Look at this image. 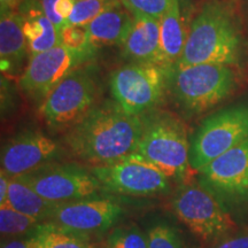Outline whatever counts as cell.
I'll use <instances>...</instances> for the list:
<instances>
[{"instance_id": "cell-1", "label": "cell", "mask_w": 248, "mask_h": 248, "mask_svg": "<svg viewBox=\"0 0 248 248\" xmlns=\"http://www.w3.org/2000/svg\"><path fill=\"white\" fill-rule=\"evenodd\" d=\"M142 129L144 116L130 115L116 101L106 100L64 132L63 144L80 162L106 166L135 153Z\"/></svg>"}, {"instance_id": "cell-2", "label": "cell", "mask_w": 248, "mask_h": 248, "mask_svg": "<svg viewBox=\"0 0 248 248\" xmlns=\"http://www.w3.org/2000/svg\"><path fill=\"white\" fill-rule=\"evenodd\" d=\"M243 51V28L233 2L207 0L192 20L184 51L172 66L215 63L237 67Z\"/></svg>"}, {"instance_id": "cell-3", "label": "cell", "mask_w": 248, "mask_h": 248, "mask_svg": "<svg viewBox=\"0 0 248 248\" xmlns=\"http://www.w3.org/2000/svg\"><path fill=\"white\" fill-rule=\"evenodd\" d=\"M233 66L215 63L167 68V93L183 116L192 119L216 107L237 90Z\"/></svg>"}, {"instance_id": "cell-4", "label": "cell", "mask_w": 248, "mask_h": 248, "mask_svg": "<svg viewBox=\"0 0 248 248\" xmlns=\"http://www.w3.org/2000/svg\"><path fill=\"white\" fill-rule=\"evenodd\" d=\"M131 157L155 167L171 182H184L192 170L185 124L168 111L154 110L144 115L140 140Z\"/></svg>"}, {"instance_id": "cell-5", "label": "cell", "mask_w": 248, "mask_h": 248, "mask_svg": "<svg viewBox=\"0 0 248 248\" xmlns=\"http://www.w3.org/2000/svg\"><path fill=\"white\" fill-rule=\"evenodd\" d=\"M171 209L191 233L209 246L237 230L224 202L199 182L182 183L173 193Z\"/></svg>"}, {"instance_id": "cell-6", "label": "cell", "mask_w": 248, "mask_h": 248, "mask_svg": "<svg viewBox=\"0 0 248 248\" xmlns=\"http://www.w3.org/2000/svg\"><path fill=\"white\" fill-rule=\"evenodd\" d=\"M100 94L98 68L83 64L74 69L40 104V114L53 131L67 132L90 113Z\"/></svg>"}, {"instance_id": "cell-7", "label": "cell", "mask_w": 248, "mask_h": 248, "mask_svg": "<svg viewBox=\"0 0 248 248\" xmlns=\"http://www.w3.org/2000/svg\"><path fill=\"white\" fill-rule=\"evenodd\" d=\"M248 140V101L231 105L204 119L190 140V166L198 172L219 155Z\"/></svg>"}, {"instance_id": "cell-8", "label": "cell", "mask_w": 248, "mask_h": 248, "mask_svg": "<svg viewBox=\"0 0 248 248\" xmlns=\"http://www.w3.org/2000/svg\"><path fill=\"white\" fill-rule=\"evenodd\" d=\"M113 100L124 111L144 116L156 110L167 93V67L156 63H129L110 74Z\"/></svg>"}, {"instance_id": "cell-9", "label": "cell", "mask_w": 248, "mask_h": 248, "mask_svg": "<svg viewBox=\"0 0 248 248\" xmlns=\"http://www.w3.org/2000/svg\"><path fill=\"white\" fill-rule=\"evenodd\" d=\"M40 197L55 204L78 201L107 193L90 168L77 163H51L21 176Z\"/></svg>"}, {"instance_id": "cell-10", "label": "cell", "mask_w": 248, "mask_h": 248, "mask_svg": "<svg viewBox=\"0 0 248 248\" xmlns=\"http://www.w3.org/2000/svg\"><path fill=\"white\" fill-rule=\"evenodd\" d=\"M107 193L135 198H159L171 192V181L144 161L128 157L106 166L90 167Z\"/></svg>"}, {"instance_id": "cell-11", "label": "cell", "mask_w": 248, "mask_h": 248, "mask_svg": "<svg viewBox=\"0 0 248 248\" xmlns=\"http://www.w3.org/2000/svg\"><path fill=\"white\" fill-rule=\"evenodd\" d=\"M97 51H74L58 45L48 51L31 55L29 63L18 80L20 89L37 104H42L48 93L76 68L89 63Z\"/></svg>"}, {"instance_id": "cell-12", "label": "cell", "mask_w": 248, "mask_h": 248, "mask_svg": "<svg viewBox=\"0 0 248 248\" xmlns=\"http://www.w3.org/2000/svg\"><path fill=\"white\" fill-rule=\"evenodd\" d=\"M198 182L224 204H248V140L219 155L197 172Z\"/></svg>"}, {"instance_id": "cell-13", "label": "cell", "mask_w": 248, "mask_h": 248, "mask_svg": "<svg viewBox=\"0 0 248 248\" xmlns=\"http://www.w3.org/2000/svg\"><path fill=\"white\" fill-rule=\"evenodd\" d=\"M124 214L125 208L119 200L101 194L58 204L51 222L90 238L92 234L107 233L122 219Z\"/></svg>"}, {"instance_id": "cell-14", "label": "cell", "mask_w": 248, "mask_h": 248, "mask_svg": "<svg viewBox=\"0 0 248 248\" xmlns=\"http://www.w3.org/2000/svg\"><path fill=\"white\" fill-rule=\"evenodd\" d=\"M62 155V147L53 138L37 130H26L6 141L1 151V171L11 178L21 177L47 164Z\"/></svg>"}, {"instance_id": "cell-15", "label": "cell", "mask_w": 248, "mask_h": 248, "mask_svg": "<svg viewBox=\"0 0 248 248\" xmlns=\"http://www.w3.org/2000/svg\"><path fill=\"white\" fill-rule=\"evenodd\" d=\"M130 63H156L160 48V20L135 15L129 33L121 45Z\"/></svg>"}, {"instance_id": "cell-16", "label": "cell", "mask_w": 248, "mask_h": 248, "mask_svg": "<svg viewBox=\"0 0 248 248\" xmlns=\"http://www.w3.org/2000/svg\"><path fill=\"white\" fill-rule=\"evenodd\" d=\"M188 31L183 0H172L167 13L160 18V48L156 64L170 67L184 51Z\"/></svg>"}, {"instance_id": "cell-17", "label": "cell", "mask_w": 248, "mask_h": 248, "mask_svg": "<svg viewBox=\"0 0 248 248\" xmlns=\"http://www.w3.org/2000/svg\"><path fill=\"white\" fill-rule=\"evenodd\" d=\"M18 12L23 16V32L30 55L60 45V32L45 15L39 0H24Z\"/></svg>"}, {"instance_id": "cell-18", "label": "cell", "mask_w": 248, "mask_h": 248, "mask_svg": "<svg viewBox=\"0 0 248 248\" xmlns=\"http://www.w3.org/2000/svg\"><path fill=\"white\" fill-rule=\"evenodd\" d=\"M133 16L120 2L92 20L88 26V32L93 47L122 45L131 29Z\"/></svg>"}, {"instance_id": "cell-19", "label": "cell", "mask_w": 248, "mask_h": 248, "mask_svg": "<svg viewBox=\"0 0 248 248\" xmlns=\"http://www.w3.org/2000/svg\"><path fill=\"white\" fill-rule=\"evenodd\" d=\"M27 39L23 32V16L20 12L1 2L0 18V55L6 68L18 66L27 53Z\"/></svg>"}, {"instance_id": "cell-20", "label": "cell", "mask_w": 248, "mask_h": 248, "mask_svg": "<svg viewBox=\"0 0 248 248\" xmlns=\"http://www.w3.org/2000/svg\"><path fill=\"white\" fill-rule=\"evenodd\" d=\"M6 203L37 221L51 222L58 204L45 200L20 178H11Z\"/></svg>"}, {"instance_id": "cell-21", "label": "cell", "mask_w": 248, "mask_h": 248, "mask_svg": "<svg viewBox=\"0 0 248 248\" xmlns=\"http://www.w3.org/2000/svg\"><path fill=\"white\" fill-rule=\"evenodd\" d=\"M37 248H95L85 235L61 228L53 222L42 223L33 232Z\"/></svg>"}, {"instance_id": "cell-22", "label": "cell", "mask_w": 248, "mask_h": 248, "mask_svg": "<svg viewBox=\"0 0 248 248\" xmlns=\"http://www.w3.org/2000/svg\"><path fill=\"white\" fill-rule=\"evenodd\" d=\"M40 224L42 222L24 215L7 203L0 206V232L2 240L33 234Z\"/></svg>"}, {"instance_id": "cell-23", "label": "cell", "mask_w": 248, "mask_h": 248, "mask_svg": "<svg viewBox=\"0 0 248 248\" xmlns=\"http://www.w3.org/2000/svg\"><path fill=\"white\" fill-rule=\"evenodd\" d=\"M104 248H148L147 232L132 222L116 225L107 232Z\"/></svg>"}, {"instance_id": "cell-24", "label": "cell", "mask_w": 248, "mask_h": 248, "mask_svg": "<svg viewBox=\"0 0 248 248\" xmlns=\"http://www.w3.org/2000/svg\"><path fill=\"white\" fill-rule=\"evenodd\" d=\"M148 248H190L176 226L168 222L155 223L147 230Z\"/></svg>"}, {"instance_id": "cell-25", "label": "cell", "mask_w": 248, "mask_h": 248, "mask_svg": "<svg viewBox=\"0 0 248 248\" xmlns=\"http://www.w3.org/2000/svg\"><path fill=\"white\" fill-rule=\"evenodd\" d=\"M117 2L120 0H76L67 24L86 27L92 20Z\"/></svg>"}, {"instance_id": "cell-26", "label": "cell", "mask_w": 248, "mask_h": 248, "mask_svg": "<svg viewBox=\"0 0 248 248\" xmlns=\"http://www.w3.org/2000/svg\"><path fill=\"white\" fill-rule=\"evenodd\" d=\"M132 16L146 15L160 20L167 13L172 0H120Z\"/></svg>"}, {"instance_id": "cell-27", "label": "cell", "mask_w": 248, "mask_h": 248, "mask_svg": "<svg viewBox=\"0 0 248 248\" xmlns=\"http://www.w3.org/2000/svg\"><path fill=\"white\" fill-rule=\"evenodd\" d=\"M60 44L74 51H97L93 47L86 27L67 24L60 31Z\"/></svg>"}, {"instance_id": "cell-28", "label": "cell", "mask_w": 248, "mask_h": 248, "mask_svg": "<svg viewBox=\"0 0 248 248\" xmlns=\"http://www.w3.org/2000/svg\"><path fill=\"white\" fill-rule=\"evenodd\" d=\"M208 248H248V229L240 232H234Z\"/></svg>"}, {"instance_id": "cell-29", "label": "cell", "mask_w": 248, "mask_h": 248, "mask_svg": "<svg viewBox=\"0 0 248 248\" xmlns=\"http://www.w3.org/2000/svg\"><path fill=\"white\" fill-rule=\"evenodd\" d=\"M57 1L58 0H39L45 15L52 21V23L57 27L58 31L60 32V31L67 26V21L63 20V18L57 13V8H55Z\"/></svg>"}, {"instance_id": "cell-30", "label": "cell", "mask_w": 248, "mask_h": 248, "mask_svg": "<svg viewBox=\"0 0 248 248\" xmlns=\"http://www.w3.org/2000/svg\"><path fill=\"white\" fill-rule=\"evenodd\" d=\"M0 248H37V244L33 235L31 234L28 237L1 240V247Z\"/></svg>"}, {"instance_id": "cell-31", "label": "cell", "mask_w": 248, "mask_h": 248, "mask_svg": "<svg viewBox=\"0 0 248 248\" xmlns=\"http://www.w3.org/2000/svg\"><path fill=\"white\" fill-rule=\"evenodd\" d=\"M75 1L76 0H58L57 1V6H55V8H57V13L60 15L63 20H66L67 23H68V18L70 17L71 13H73Z\"/></svg>"}, {"instance_id": "cell-32", "label": "cell", "mask_w": 248, "mask_h": 248, "mask_svg": "<svg viewBox=\"0 0 248 248\" xmlns=\"http://www.w3.org/2000/svg\"><path fill=\"white\" fill-rule=\"evenodd\" d=\"M9 183H11V177L6 175L4 171L0 173V206L6 203L9 190Z\"/></svg>"}, {"instance_id": "cell-33", "label": "cell", "mask_w": 248, "mask_h": 248, "mask_svg": "<svg viewBox=\"0 0 248 248\" xmlns=\"http://www.w3.org/2000/svg\"><path fill=\"white\" fill-rule=\"evenodd\" d=\"M9 1H14V0H1V2H7V4Z\"/></svg>"}]
</instances>
